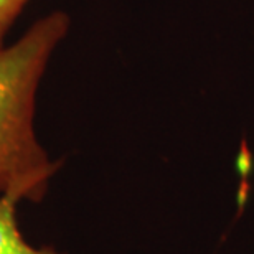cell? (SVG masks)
Returning <instances> with one entry per match:
<instances>
[{
	"label": "cell",
	"instance_id": "3",
	"mask_svg": "<svg viewBox=\"0 0 254 254\" xmlns=\"http://www.w3.org/2000/svg\"><path fill=\"white\" fill-rule=\"evenodd\" d=\"M32 2V0H0V52L7 47L5 38L10 27L17 22L23 8Z\"/></svg>",
	"mask_w": 254,
	"mask_h": 254
},
{
	"label": "cell",
	"instance_id": "1",
	"mask_svg": "<svg viewBox=\"0 0 254 254\" xmlns=\"http://www.w3.org/2000/svg\"><path fill=\"white\" fill-rule=\"evenodd\" d=\"M69 27V15L53 10L0 52V196L42 201L62 165L40 144L35 108L45 71Z\"/></svg>",
	"mask_w": 254,
	"mask_h": 254
},
{
	"label": "cell",
	"instance_id": "2",
	"mask_svg": "<svg viewBox=\"0 0 254 254\" xmlns=\"http://www.w3.org/2000/svg\"><path fill=\"white\" fill-rule=\"evenodd\" d=\"M18 200L0 196V254H63L52 246H33L25 240L17 220Z\"/></svg>",
	"mask_w": 254,
	"mask_h": 254
}]
</instances>
